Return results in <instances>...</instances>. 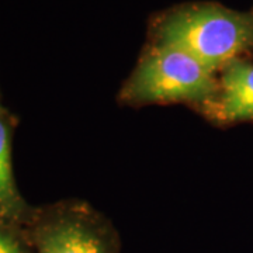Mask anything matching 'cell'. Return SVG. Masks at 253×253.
I'll list each match as a JSON object with an SVG mask.
<instances>
[{"label": "cell", "instance_id": "obj_1", "mask_svg": "<svg viewBox=\"0 0 253 253\" xmlns=\"http://www.w3.org/2000/svg\"><path fill=\"white\" fill-rule=\"evenodd\" d=\"M159 45L183 51L215 73L253 45V16L217 4L181 9L163 20Z\"/></svg>", "mask_w": 253, "mask_h": 253}, {"label": "cell", "instance_id": "obj_2", "mask_svg": "<svg viewBox=\"0 0 253 253\" xmlns=\"http://www.w3.org/2000/svg\"><path fill=\"white\" fill-rule=\"evenodd\" d=\"M218 81L203 63L183 51L158 45L138 63L121 90L128 104L193 101L207 104Z\"/></svg>", "mask_w": 253, "mask_h": 253}, {"label": "cell", "instance_id": "obj_3", "mask_svg": "<svg viewBox=\"0 0 253 253\" xmlns=\"http://www.w3.org/2000/svg\"><path fill=\"white\" fill-rule=\"evenodd\" d=\"M26 229L36 253H120L113 228L81 203L34 208Z\"/></svg>", "mask_w": 253, "mask_h": 253}, {"label": "cell", "instance_id": "obj_4", "mask_svg": "<svg viewBox=\"0 0 253 253\" xmlns=\"http://www.w3.org/2000/svg\"><path fill=\"white\" fill-rule=\"evenodd\" d=\"M221 123L253 121V63L236 58L221 71L215 96L204 104Z\"/></svg>", "mask_w": 253, "mask_h": 253}, {"label": "cell", "instance_id": "obj_5", "mask_svg": "<svg viewBox=\"0 0 253 253\" xmlns=\"http://www.w3.org/2000/svg\"><path fill=\"white\" fill-rule=\"evenodd\" d=\"M16 118L0 106V217L26 225L34 207L20 194L13 170V134Z\"/></svg>", "mask_w": 253, "mask_h": 253}, {"label": "cell", "instance_id": "obj_6", "mask_svg": "<svg viewBox=\"0 0 253 253\" xmlns=\"http://www.w3.org/2000/svg\"><path fill=\"white\" fill-rule=\"evenodd\" d=\"M0 253H36L26 225L0 217Z\"/></svg>", "mask_w": 253, "mask_h": 253}, {"label": "cell", "instance_id": "obj_7", "mask_svg": "<svg viewBox=\"0 0 253 253\" xmlns=\"http://www.w3.org/2000/svg\"><path fill=\"white\" fill-rule=\"evenodd\" d=\"M0 106H1V103H0Z\"/></svg>", "mask_w": 253, "mask_h": 253}]
</instances>
